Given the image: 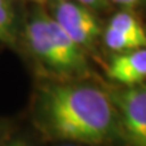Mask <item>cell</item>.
Segmentation results:
<instances>
[{
    "instance_id": "obj_9",
    "label": "cell",
    "mask_w": 146,
    "mask_h": 146,
    "mask_svg": "<svg viewBox=\"0 0 146 146\" xmlns=\"http://www.w3.org/2000/svg\"><path fill=\"white\" fill-rule=\"evenodd\" d=\"M112 1L118 4V5L125 6V7H134V6H138L140 4H143L145 0H112Z\"/></svg>"
},
{
    "instance_id": "obj_12",
    "label": "cell",
    "mask_w": 146,
    "mask_h": 146,
    "mask_svg": "<svg viewBox=\"0 0 146 146\" xmlns=\"http://www.w3.org/2000/svg\"><path fill=\"white\" fill-rule=\"evenodd\" d=\"M67 146H73V145H67Z\"/></svg>"
},
{
    "instance_id": "obj_6",
    "label": "cell",
    "mask_w": 146,
    "mask_h": 146,
    "mask_svg": "<svg viewBox=\"0 0 146 146\" xmlns=\"http://www.w3.org/2000/svg\"><path fill=\"white\" fill-rule=\"evenodd\" d=\"M17 38L18 20L12 0H0V43L15 46Z\"/></svg>"
},
{
    "instance_id": "obj_1",
    "label": "cell",
    "mask_w": 146,
    "mask_h": 146,
    "mask_svg": "<svg viewBox=\"0 0 146 146\" xmlns=\"http://www.w3.org/2000/svg\"><path fill=\"white\" fill-rule=\"evenodd\" d=\"M42 118L54 136L99 145L111 138L116 110L110 96L90 85H49L42 95Z\"/></svg>"
},
{
    "instance_id": "obj_3",
    "label": "cell",
    "mask_w": 146,
    "mask_h": 146,
    "mask_svg": "<svg viewBox=\"0 0 146 146\" xmlns=\"http://www.w3.org/2000/svg\"><path fill=\"white\" fill-rule=\"evenodd\" d=\"M52 18L82 48H93L101 34L98 18L90 12L89 7L82 4L68 0L57 1Z\"/></svg>"
},
{
    "instance_id": "obj_8",
    "label": "cell",
    "mask_w": 146,
    "mask_h": 146,
    "mask_svg": "<svg viewBox=\"0 0 146 146\" xmlns=\"http://www.w3.org/2000/svg\"><path fill=\"white\" fill-rule=\"evenodd\" d=\"M110 27L116 28L118 31L125 32L128 34L136 35L140 38L146 39V31L144 26L140 23L138 18H135L131 13L129 12H118L111 18L108 23Z\"/></svg>"
},
{
    "instance_id": "obj_7",
    "label": "cell",
    "mask_w": 146,
    "mask_h": 146,
    "mask_svg": "<svg viewBox=\"0 0 146 146\" xmlns=\"http://www.w3.org/2000/svg\"><path fill=\"white\" fill-rule=\"evenodd\" d=\"M104 42L108 49L118 52L129 51V50H134L139 48H146L145 38L128 34L125 32L118 31L110 26H107V28L105 29Z\"/></svg>"
},
{
    "instance_id": "obj_10",
    "label": "cell",
    "mask_w": 146,
    "mask_h": 146,
    "mask_svg": "<svg viewBox=\"0 0 146 146\" xmlns=\"http://www.w3.org/2000/svg\"><path fill=\"white\" fill-rule=\"evenodd\" d=\"M36 4H44V3H57V1H61V0H32Z\"/></svg>"
},
{
    "instance_id": "obj_4",
    "label": "cell",
    "mask_w": 146,
    "mask_h": 146,
    "mask_svg": "<svg viewBox=\"0 0 146 146\" xmlns=\"http://www.w3.org/2000/svg\"><path fill=\"white\" fill-rule=\"evenodd\" d=\"M45 21L54 51V71L70 76L85 73L88 71V61L83 48L77 44L51 16L46 15Z\"/></svg>"
},
{
    "instance_id": "obj_5",
    "label": "cell",
    "mask_w": 146,
    "mask_h": 146,
    "mask_svg": "<svg viewBox=\"0 0 146 146\" xmlns=\"http://www.w3.org/2000/svg\"><path fill=\"white\" fill-rule=\"evenodd\" d=\"M107 74L124 85H134L146 80V48L123 51L112 58Z\"/></svg>"
},
{
    "instance_id": "obj_11",
    "label": "cell",
    "mask_w": 146,
    "mask_h": 146,
    "mask_svg": "<svg viewBox=\"0 0 146 146\" xmlns=\"http://www.w3.org/2000/svg\"><path fill=\"white\" fill-rule=\"evenodd\" d=\"M7 146H26V145L22 144V143H15V144H10V145H7Z\"/></svg>"
},
{
    "instance_id": "obj_2",
    "label": "cell",
    "mask_w": 146,
    "mask_h": 146,
    "mask_svg": "<svg viewBox=\"0 0 146 146\" xmlns=\"http://www.w3.org/2000/svg\"><path fill=\"white\" fill-rule=\"evenodd\" d=\"M110 100L119 112L122 125L131 143L146 146V84L139 83L116 90Z\"/></svg>"
}]
</instances>
